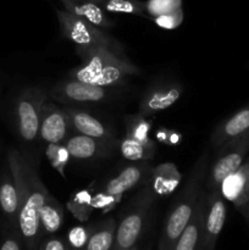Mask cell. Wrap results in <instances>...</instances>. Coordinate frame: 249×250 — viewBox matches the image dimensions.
Returning <instances> with one entry per match:
<instances>
[{
	"label": "cell",
	"mask_w": 249,
	"mask_h": 250,
	"mask_svg": "<svg viewBox=\"0 0 249 250\" xmlns=\"http://www.w3.org/2000/svg\"><path fill=\"white\" fill-rule=\"evenodd\" d=\"M154 166L149 161L129 164L119 171L116 175L107 178L93 195V208L107 211L112 209L124 193L138 186L145 185Z\"/></svg>",
	"instance_id": "8992f818"
},
{
	"label": "cell",
	"mask_w": 249,
	"mask_h": 250,
	"mask_svg": "<svg viewBox=\"0 0 249 250\" xmlns=\"http://www.w3.org/2000/svg\"><path fill=\"white\" fill-rule=\"evenodd\" d=\"M50 94L54 99L62 104H97L110 99L112 97V90L109 87L66 77L51 88Z\"/></svg>",
	"instance_id": "9c48e42d"
},
{
	"label": "cell",
	"mask_w": 249,
	"mask_h": 250,
	"mask_svg": "<svg viewBox=\"0 0 249 250\" xmlns=\"http://www.w3.org/2000/svg\"><path fill=\"white\" fill-rule=\"evenodd\" d=\"M205 217V192H203L192 219L171 250H202L204 237Z\"/></svg>",
	"instance_id": "e0dca14e"
},
{
	"label": "cell",
	"mask_w": 249,
	"mask_h": 250,
	"mask_svg": "<svg viewBox=\"0 0 249 250\" xmlns=\"http://www.w3.org/2000/svg\"><path fill=\"white\" fill-rule=\"evenodd\" d=\"M183 93V85L171 81H158L144 90L139 102V114L153 116L177 103Z\"/></svg>",
	"instance_id": "30bf717a"
},
{
	"label": "cell",
	"mask_w": 249,
	"mask_h": 250,
	"mask_svg": "<svg viewBox=\"0 0 249 250\" xmlns=\"http://www.w3.org/2000/svg\"><path fill=\"white\" fill-rule=\"evenodd\" d=\"M76 54L82 62L72 68L67 77L82 82L114 88L124 84L129 77L141 73V70L128 59L119 58L107 50L76 46Z\"/></svg>",
	"instance_id": "3957f363"
},
{
	"label": "cell",
	"mask_w": 249,
	"mask_h": 250,
	"mask_svg": "<svg viewBox=\"0 0 249 250\" xmlns=\"http://www.w3.org/2000/svg\"><path fill=\"white\" fill-rule=\"evenodd\" d=\"M124 127H126V134L132 139H136L139 142H149V132L151 128V122L145 119V116L138 114L127 115L124 119Z\"/></svg>",
	"instance_id": "d4e9b609"
},
{
	"label": "cell",
	"mask_w": 249,
	"mask_h": 250,
	"mask_svg": "<svg viewBox=\"0 0 249 250\" xmlns=\"http://www.w3.org/2000/svg\"><path fill=\"white\" fill-rule=\"evenodd\" d=\"M63 144L71 158L77 160H93V159H104L111 155L116 146H119V142L103 141V139L76 133L75 136L67 137Z\"/></svg>",
	"instance_id": "5bb4252c"
},
{
	"label": "cell",
	"mask_w": 249,
	"mask_h": 250,
	"mask_svg": "<svg viewBox=\"0 0 249 250\" xmlns=\"http://www.w3.org/2000/svg\"><path fill=\"white\" fill-rule=\"evenodd\" d=\"M177 9H182V0H148L145 2V12L151 17L160 16Z\"/></svg>",
	"instance_id": "83f0119b"
},
{
	"label": "cell",
	"mask_w": 249,
	"mask_h": 250,
	"mask_svg": "<svg viewBox=\"0 0 249 250\" xmlns=\"http://www.w3.org/2000/svg\"><path fill=\"white\" fill-rule=\"evenodd\" d=\"M208 170H209V153L207 150L198 158L185 183V187L173 202L164 220L159 238V250H171L176 241L189 220L192 219L198 202L203 194V183H205Z\"/></svg>",
	"instance_id": "7a4b0ae2"
},
{
	"label": "cell",
	"mask_w": 249,
	"mask_h": 250,
	"mask_svg": "<svg viewBox=\"0 0 249 250\" xmlns=\"http://www.w3.org/2000/svg\"><path fill=\"white\" fill-rule=\"evenodd\" d=\"M181 180H182V175L175 164L166 163L160 164L153 168L146 183L150 186L156 197H166L176 189Z\"/></svg>",
	"instance_id": "d6986e66"
},
{
	"label": "cell",
	"mask_w": 249,
	"mask_h": 250,
	"mask_svg": "<svg viewBox=\"0 0 249 250\" xmlns=\"http://www.w3.org/2000/svg\"><path fill=\"white\" fill-rule=\"evenodd\" d=\"M116 227L117 222L111 217L102 222L89 233L84 250H112Z\"/></svg>",
	"instance_id": "603a6c76"
},
{
	"label": "cell",
	"mask_w": 249,
	"mask_h": 250,
	"mask_svg": "<svg viewBox=\"0 0 249 250\" xmlns=\"http://www.w3.org/2000/svg\"><path fill=\"white\" fill-rule=\"evenodd\" d=\"M216 150V160L211 164L205 177V187L208 190L219 189L224 178L244 163L249 153V132L227 142Z\"/></svg>",
	"instance_id": "ba28073f"
},
{
	"label": "cell",
	"mask_w": 249,
	"mask_h": 250,
	"mask_svg": "<svg viewBox=\"0 0 249 250\" xmlns=\"http://www.w3.org/2000/svg\"><path fill=\"white\" fill-rule=\"evenodd\" d=\"M39 219H41L42 233H55L62 225L63 209L59 200H56L51 194L48 195L45 203L42 207Z\"/></svg>",
	"instance_id": "7402d4cb"
},
{
	"label": "cell",
	"mask_w": 249,
	"mask_h": 250,
	"mask_svg": "<svg viewBox=\"0 0 249 250\" xmlns=\"http://www.w3.org/2000/svg\"><path fill=\"white\" fill-rule=\"evenodd\" d=\"M247 220H248V221H249V210H248V215H247Z\"/></svg>",
	"instance_id": "836d02e7"
},
{
	"label": "cell",
	"mask_w": 249,
	"mask_h": 250,
	"mask_svg": "<svg viewBox=\"0 0 249 250\" xmlns=\"http://www.w3.org/2000/svg\"><path fill=\"white\" fill-rule=\"evenodd\" d=\"M128 250H141V249H139L138 247H136V246H134V247H132V248H129Z\"/></svg>",
	"instance_id": "d6a6232c"
},
{
	"label": "cell",
	"mask_w": 249,
	"mask_h": 250,
	"mask_svg": "<svg viewBox=\"0 0 249 250\" xmlns=\"http://www.w3.org/2000/svg\"><path fill=\"white\" fill-rule=\"evenodd\" d=\"M70 250H80V249H70Z\"/></svg>",
	"instance_id": "e575fe53"
},
{
	"label": "cell",
	"mask_w": 249,
	"mask_h": 250,
	"mask_svg": "<svg viewBox=\"0 0 249 250\" xmlns=\"http://www.w3.org/2000/svg\"><path fill=\"white\" fill-rule=\"evenodd\" d=\"M219 189L222 197L231 202L247 219L249 210V156L236 171L224 178Z\"/></svg>",
	"instance_id": "7c38bea8"
},
{
	"label": "cell",
	"mask_w": 249,
	"mask_h": 250,
	"mask_svg": "<svg viewBox=\"0 0 249 250\" xmlns=\"http://www.w3.org/2000/svg\"><path fill=\"white\" fill-rule=\"evenodd\" d=\"M93 195H94V192H92V187H89L87 189L78 190L71 197L70 202H68L67 208L81 221L87 220L92 210L94 209L93 208Z\"/></svg>",
	"instance_id": "484cf974"
},
{
	"label": "cell",
	"mask_w": 249,
	"mask_h": 250,
	"mask_svg": "<svg viewBox=\"0 0 249 250\" xmlns=\"http://www.w3.org/2000/svg\"><path fill=\"white\" fill-rule=\"evenodd\" d=\"M61 2L67 12L81 17L100 28H111L115 26V21H112L107 16L106 11H104L93 0H61Z\"/></svg>",
	"instance_id": "ac0fdd59"
},
{
	"label": "cell",
	"mask_w": 249,
	"mask_h": 250,
	"mask_svg": "<svg viewBox=\"0 0 249 250\" xmlns=\"http://www.w3.org/2000/svg\"><path fill=\"white\" fill-rule=\"evenodd\" d=\"M119 148L121 155L132 163L151 160L155 156L156 150L155 143L151 139L149 142H139L126 136L119 142Z\"/></svg>",
	"instance_id": "ffe728a7"
},
{
	"label": "cell",
	"mask_w": 249,
	"mask_h": 250,
	"mask_svg": "<svg viewBox=\"0 0 249 250\" xmlns=\"http://www.w3.org/2000/svg\"><path fill=\"white\" fill-rule=\"evenodd\" d=\"M63 109L70 119L71 128L76 133L103 141H117L111 127L100 121L98 117L75 106H65Z\"/></svg>",
	"instance_id": "9a60e30c"
},
{
	"label": "cell",
	"mask_w": 249,
	"mask_h": 250,
	"mask_svg": "<svg viewBox=\"0 0 249 250\" xmlns=\"http://www.w3.org/2000/svg\"><path fill=\"white\" fill-rule=\"evenodd\" d=\"M156 198L158 197L148 183L143 185L142 189L137 192L117 224L112 250H128L136 246Z\"/></svg>",
	"instance_id": "5b68a950"
},
{
	"label": "cell",
	"mask_w": 249,
	"mask_h": 250,
	"mask_svg": "<svg viewBox=\"0 0 249 250\" xmlns=\"http://www.w3.org/2000/svg\"><path fill=\"white\" fill-rule=\"evenodd\" d=\"M46 158L49 159L51 165L63 176V168L67 165L68 158H70V154H68L65 144H48V148H46Z\"/></svg>",
	"instance_id": "4316f807"
},
{
	"label": "cell",
	"mask_w": 249,
	"mask_h": 250,
	"mask_svg": "<svg viewBox=\"0 0 249 250\" xmlns=\"http://www.w3.org/2000/svg\"><path fill=\"white\" fill-rule=\"evenodd\" d=\"M48 95L39 87L24 88L19 94L15 104V117L20 137L26 143H33L39 138L42 107Z\"/></svg>",
	"instance_id": "52a82bcc"
},
{
	"label": "cell",
	"mask_w": 249,
	"mask_h": 250,
	"mask_svg": "<svg viewBox=\"0 0 249 250\" xmlns=\"http://www.w3.org/2000/svg\"><path fill=\"white\" fill-rule=\"evenodd\" d=\"M0 208L6 216L17 220L20 208L19 194L9 166L7 172H5L0 180Z\"/></svg>",
	"instance_id": "44dd1931"
},
{
	"label": "cell",
	"mask_w": 249,
	"mask_h": 250,
	"mask_svg": "<svg viewBox=\"0 0 249 250\" xmlns=\"http://www.w3.org/2000/svg\"><path fill=\"white\" fill-rule=\"evenodd\" d=\"M0 250H21L20 248V243L16 238L14 237H9L4 241V243L0 247Z\"/></svg>",
	"instance_id": "1f68e13d"
},
{
	"label": "cell",
	"mask_w": 249,
	"mask_h": 250,
	"mask_svg": "<svg viewBox=\"0 0 249 250\" xmlns=\"http://www.w3.org/2000/svg\"><path fill=\"white\" fill-rule=\"evenodd\" d=\"M7 166L16 183L19 194V215L17 225L20 233L29 248H33L42 234L39 212L50 194L31 161L20 151L7 154Z\"/></svg>",
	"instance_id": "6da1fadb"
},
{
	"label": "cell",
	"mask_w": 249,
	"mask_h": 250,
	"mask_svg": "<svg viewBox=\"0 0 249 250\" xmlns=\"http://www.w3.org/2000/svg\"><path fill=\"white\" fill-rule=\"evenodd\" d=\"M93 1L97 2L104 11L107 12L146 16L145 2L138 0H93Z\"/></svg>",
	"instance_id": "cb8c5ba5"
},
{
	"label": "cell",
	"mask_w": 249,
	"mask_h": 250,
	"mask_svg": "<svg viewBox=\"0 0 249 250\" xmlns=\"http://www.w3.org/2000/svg\"><path fill=\"white\" fill-rule=\"evenodd\" d=\"M41 250H70L65 242L60 238H49L42 244Z\"/></svg>",
	"instance_id": "4dcf8cb0"
},
{
	"label": "cell",
	"mask_w": 249,
	"mask_h": 250,
	"mask_svg": "<svg viewBox=\"0 0 249 250\" xmlns=\"http://www.w3.org/2000/svg\"><path fill=\"white\" fill-rule=\"evenodd\" d=\"M183 10L177 9L175 11L167 12V14L160 15V16L153 17V21L156 26L165 29H175L183 22Z\"/></svg>",
	"instance_id": "f1b7e54d"
},
{
	"label": "cell",
	"mask_w": 249,
	"mask_h": 250,
	"mask_svg": "<svg viewBox=\"0 0 249 250\" xmlns=\"http://www.w3.org/2000/svg\"><path fill=\"white\" fill-rule=\"evenodd\" d=\"M88 237H89L88 231H85L84 229H81V227H77V229H73L71 231L70 241L75 247H81L83 244L85 246Z\"/></svg>",
	"instance_id": "f546056e"
},
{
	"label": "cell",
	"mask_w": 249,
	"mask_h": 250,
	"mask_svg": "<svg viewBox=\"0 0 249 250\" xmlns=\"http://www.w3.org/2000/svg\"><path fill=\"white\" fill-rule=\"evenodd\" d=\"M249 132V103L229 117L220 122L210 136L212 148L219 149L227 142Z\"/></svg>",
	"instance_id": "2e32d148"
},
{
	"label": "cell",
	"mask_w": 249,
	"mask_h": 250,
	"mask_svg": "<svg viewBox=\"0 0 249 250\" xmlns=\"http://www.w3.org/2000/svg\"><path fill=\"white\" fill-rule=\"evenodd\" d=\"M226 204L220 189H211L205 193L204 237L202 250H214L220 233L226 221Z\"/></svg>",
	"instance_id": "8fae6325"
},
{
	"label": "cell",
	"mask_w": 249,
	"mask_h": 250,
	"mask_svg": "<svg viewBox=\"0 0 249 250\" xmlns=\"http://www.w3.org/2000/svg\"><path fill=\"white\" fill-rule=\"evenodd\" d=\"M71 128L70 119L65 109L53 103H45L42 107L39 138L46 144L63 143Z\"/></svg>",
	"instance_id": "4fadbf2b"
},
{
	"label": "cell",
	"mask_w": 249,
	"mask_h": 250,
	"mask_svg": "<svg viewBox=\"0 0 249 250\" xmlns=\"http://www.w3.org/2000/svg\"><path fill=\"white\" fill-rule=\"evenodd\" d=\"M61 33L76 46L95 48L107 50L122 59H127L124 45L115 37L105 33L103 28L75 16L65 10L56 11Z\"/></svg>",
	"instance_id": "277c9868"
}]
</instances>
